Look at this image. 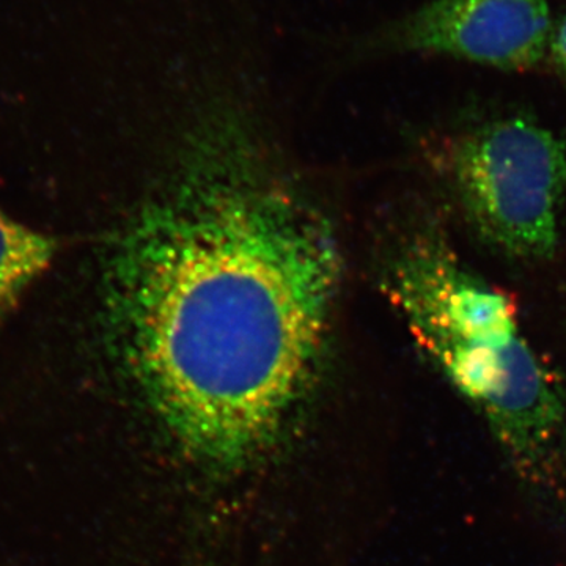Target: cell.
Here are the masks:
<instances>
[{"label": "cell", "mask_w": 566, "mask_h": 566, "mask_svg": "<svg viewBox=\"0 0 566 566\" xmlns=\"http://www.w3.org/2000/svg\"><path fill=\"white\" fill-rule=\"evenodd\" d=\"M465 218L488 244L549 259L566 196V144L527 117L488 122L458 140L450 164Z\"/></svg>", "instance_id": "3"}, {"label": "cell", "mask_w": 566, "mask_h": 566, "mask_svg": "<svg viewBox=\"0 0 566 566\" xmlns=\"http://www.w3.org/2000/svg\"><path fill=\"white\" fill-rule=\"evenodd\" d=\"M338 277L322 216L244 137L211 133L112 241L102 324L175 438L238 464L314 374Z\"/></svg>", "instance_id": "1"}, {"label": "cell", "mask_w": 566, "mask_h": 566, "mask_svg": "<svg viewBox=\"0 0 566 566\" xmlns=\"http://www.w3.org/2000/svg\"><path fill=\"white\" fill-rule=\"evenodd\" d=\"M547 59L553 63L558 76L566 82V11L554 24Z\"/></svg>", "instance_id": "6"}, {"label": "cell", "mask_w": 566, "mask_h": 566, "mask_svg": "<svg viewBox=\"0 0 566 566\" xmlns=\"http://www.w3.org/2000/svg\"><path fill=\"white\" fill-rule=\"evenodd\" d=\"M553 28L547 0H424L348 43L357 52L444 55L528 71L546 61Z\"/></svg>", "instance_id": "4"}, {"label": "cell", "mask_w": 566, "mask_h": 566, "mask_svg": "<svg viewBox=\"0 0 566 566\" xmlns=\"http://www.w3.org/2000/svg\"><path fill=\"white\" fill-rule=\"evenodd\" d=\"M387 290L424 353L490 427L510 464L546 463L566 446V392L527 344L516 307L438 234H417Z\"/></svg>", "instance_id": "2"}, {"label": "cell", "mask_w": 566, "mask_h": 566, "mask_svg": "<svg viewBox=\"0 0 566 566\" xmlns=\"http://www.w3.org/2000/svg\"><path fill=\"white\" fill-rule=\"evenodd\" d=\"M57 249L50 234L32 230L0 208V322L50 270Z\"/></svg>", "instance_id": "5"}]
</instances>
